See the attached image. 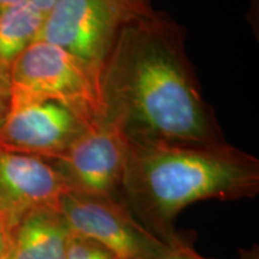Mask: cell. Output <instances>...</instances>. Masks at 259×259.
Returning a JSON list of instances; mask_svg holds the SVG:
<instances>
[{
    "mask_svg": "<svg viewBox=\"0 0 259 259\" xmlns=\"http://www.w3.org/2000/svg\"><path fill=\"white\" fill-rule=\"evenodd\" d=\"M22 2H23V0H0V11H2V10L11 8V6L17 5Z\"/></svg>",
    "mask_w": 259,
    "mask_h": 259,
    "instance_id": "18",
    "label": "cell"
},
{
    "mask_svg": "<svg viewBox=\"0 0 259 259\" xmlns=\"http://www.w3.org/2000/svg\"><path fill=\"white\" fill-rule=\"evenodd\" d=\"M94 122L74 107L53 100L10 102L0 128V149L51 162Z\"/></svg>",
    "mask_w": 259,
    "mask_h": 259,
    "instance_id": "5",
    "label": "cell"
},
{
    "mask_svg": "<svg viewBox=\"0 0 259 259\" xmlns=\"http://www.w3.org/2000/svg\"><path fill=\"white\" fill-rule=\"evenodd\" d=\"M127 19L141 17L151 14L154 11L149 0H114Z\"/></svg>",
    "mask_w": 259,
    "mask_h": 259,
    "instance_id": "13",
    "label": "cell"
},
{
    "mask_svg": "<svg viewBox=\"0 0 259 259\" xmlns=\"http://www.w3.org/2000/svg\"><path fill=\"white\" fill-rule=\"evenodd\" d=\"M72 229L60 208L29 212L6 235L9 259H65Z\"/></svg>",
    "mask_w": 259,
    "mask_h": 259,
    "instance_id": "9",
    "label": "cell"
},
{
    "mask_svg": "<svg viewBox=\"0 0 259 259\" xmlns=\"http://www.w3.org/2000/svg\"><path fill=\"white\" fill-rule=\"evenodd\" d=\"M6 251H8V246H6V236L4 231L0 227V259L6 257Z\"/></svg>",
    "mask_w": 259,
    "mask_h": 259,
    "instance_id": "17",
    "label": "cell"
},
{
    "mask_svg": "<svg viewBox=\"0 0 259 259\" xmlns=\"http://www.w3.org/2000/svg\"><path fill=\"white\" fill-rule=\"evenodd\" d=\"M258 192L259 160L226 141H130L121 198L162 241L177 232L178 215L191 204Z\"/></svg>",
    "mask_w": 259,
    "mask_h": 259,
    "instance_id": "2",
    "label": "cell"
},
{
    "mask_svg": "<svg viewBox=\"0 0 259 259\" xmlns=\"http://www.w3.org/2000/svg\"><path fill=\"white\" fill-rule=\"evenodd\" d=\"M60 209L74 234L96 241L118 259H158L164 241L148 231L121 199L65 193Z\"/></svg>",
    "mask_w": 259,
    "mask_h": 259,
    "instance_id": "6",
    "label": "cell"
},
{
    "mask_svg": "<svg viewBox=\"0 0 259 259\" xmlns=\"http://www.w3.org/2000/svg\"><path fill=\"white\" fill-rule=\"evenodd\" d=\"M158 259H209L194 248L193 240L185 233L176 232L164 241V248Z\"/></svg>",
    "mask_w": 259,
    "mask_h": 259,
    "instance_id": "12",
    "label": "cell"
},
{
    "mask_svg": "<svg viewBox=\"0 0 259 259\" xmlns=\"http://www.w3.org/2000/svg\"><path fill=\"white\" fill-rule=\"evenodd\" d=\"M44 17L29 0L0 11V72L9 76L16 59L36 40Z\"/></svg>",
    "mask_w": 259,
    "mask_h": 259,
    "instance_id": "10",
    "label": "cell"
},
{
    "mask_svg": "<svg viewBox=\"0 0 259 259\" xmlns=\"http://www.w3.org/2000/svg\"><path fill=\"white\" fill-rule=\"evenodd\" d=\"M65 259H118L92 239L72 232Z\"/></svg>",
    "mask_w": 259,
    "mask_h": 259,
    "instance_id": "11",
    "label": "cell"
},
{
    "mask_svg": "<svg viewBox=\"0 0 259 259\" xmlns=\"http://www.w3.org/2000/svg\"><path fill=\"white\" fill-rule=\"evenodd\" d=\"M101 71L60 47L35 40L10 70L11 102L53 100L101 120L106 116Z\"/></svg>",
    "mask_w": 259,
    "mask_h": 259,
    "instance_id": "3",
    "label": "cell"
},
{
    "mask_svg": "<svg viewBox=\"0 0 259 259\" xmlns=\"http://www.w3.org/2000/svg\"><path fill=\"white\" fill-rule=\"evenodd\" d=\"M65 193L51 162L0 149V227L5 236L29 212L60 208Z\"/></svg>",
    "mask_w": 259,
    "mask_h": 259,
    "instance_id": "8",
    "label": "cell"
},
{
    "mask_svg": "<svg viewBox=\"0 0 259 259\" xmlns=\"http://www.w3.org/2000/svg\"><path fill=\"white\" fill-rule=\"evenodd\" d=\"M130 139L106 119L94 122L63 155L51 161L67 192L121 199Z\"/></svg>",
    "mask_w": 259,
    "mask_h": 259,
    "instance_id": "4",
    "label": "cell"
},
{
    "mask_svg": "<svg viewBox=\"0 0 259 259\" xmlns=\"http://www.w3.org/2000/svg\"><path fill=\"white\" fill-rule=\"evenodd\" d=\"M3 259H9V258H8V257H4V258H3Z\"/></svg>",
    "mask_w": 259,
    "mask_h": 259,
    "instance_id": "19",
    "label": "cell"
},
{
    "mask_svg": "<svg viewBox=\"0 0 259 259\" xmlns=\"http://www.w3.org/2000/svg\"><path fill=\"white\" fill-rule=\"evenodd\" d=\"M37 10H40L44 15H47L52 8L57 4L58 0H29Z\"/></svg>",
    "mask_w": 259,
    "mask_h": 259,
    "instance_id": "15",
    "label": "cell"
},
{
    "mask_svg": "<svg viewBox=\"0 0 259 259\" xmlns=\"http://www.w3.org/2000/svg\"><path fill=\"white\" fill-rule=\"evenodd\" d=\"M238 259H259V248L257 245H253L250 248H242L239 252Z\"/></svg>",
    "mask_w": 259,
    "mask_h": 259,
    "instance_id": "16",
    "label": "cell"
},
{
    "mask_svg": "<svg viewBox=\"0 0 259 259\" xmlns=\"http://www.w3.org/2000/svg\"><path fill=\"white\" fill-rule=\"evenodd\" d=\"M185 31L168 15L122 23L102 66L105 119L130 141H225L185 51Z\"/></svg>",
    "mask_w": 259,
    "mask_h": 259,
    "instance_id": "1",
    "label": "cell"
},
{
    "mask_svg": "<svg viewBox=\"0 0 259 259\" xmlns=\"http://www.w3.org/2000/svg\"><path fill=\"white\" fill-rule=\"evenodd\" d=\"M10 102H11V92H10L9 76L0 72V128L9 113Z\"/></svg>",
    "mask_w": 259,
    "mask_h": 259,
    "instance_id": "14",
    "label": "cell"
},
{
    "mask_svg": "<svg viewBox=\"0 0 259 259\" xmlns=\"http://www.w3.org/2000/svg\"><path fill=\"white\" fill-rule=\"evenodd\" d=\"M125 21L114 0H58L45 15L36 40L102 70Z\"/></svg>",
    "mask_w": 259,
    "mask_h": 259,
    "instance_id": "7",
    "label": "cell"
}]
</instances>
